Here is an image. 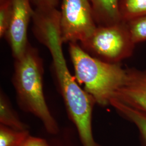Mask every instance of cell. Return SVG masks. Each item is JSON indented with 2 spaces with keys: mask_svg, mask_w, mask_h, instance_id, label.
I'll list each match as a JSON object with an SVG mask.
<instances>
[{
  "mask_svg": "<svg viewBox=\"0 0 146 146\" xmlns=\"http://www.w3.org/2000/svg\"><path fill=\"white\" fill-rule=\"evenodd\" d=\"M133 42L125 22L110 26H98L81 47L94 58L105 62L119 63L133 52Z\"/></svg>",
  "mask_w": 146,
  "mask_h": 146,
  "instance_id": "cell-4",
  "label": "cell"
},
{
  "mask_svg": "<svg viewBox=\"0 0 146 146\" xmlns=\"http://www.w3.org/2000/svg\"><path fill=\"white\" fill-rule=\"evenodd\" d=\"M13 84L19 104L41 121L47 131H58L56 121L47 106L43 90V65L38 50L30 44L20 58L15 59Z\"/></svg>",
  "mask_w": 146,
  "mask_h": 146,
  "instance_id": "cell-1",
  "label": "cell"
},
{
  "mask_svg": "<svg viewBox=\"0 0 146 146\" xmlns=\"http://www.w3.org/2000/svg\"><path fill=\"white\" fill-rule=\"evenodd\" d=\"M29 135L27 131H16L5 125H0V146H20Z\"/></svg>",
  "mask_w": 146,
  "mask_h": 146,
  "instance_id": "cell-12",
  "label": "cell"
},
{
  "mask_svg": "<svg viewBox=\"0 0 146 146\" xmlns=\"http://www.w3.org/2000/svg\"><path fill=\"white\" fill-rule=\"evenodd\" d=\"M13 0H0V37L5 36L10 23Z\"/></svg>",
  "mask_w": 146,
  "mask_h": 146,
  "instance_id": "cell-14",
  "label": "cell"
},
{
  "mask_svg": "<svg viewBox=\"0 0 146 146\" xmlns=\"http://www.w3.org/2000/svg\"><path fill=\"white\" fill-rule=\"evenodd\" d=\"M0 122L1 125L16 131L27 130V126L19 119L7 97L2 93L0 96Z\"/></svg>",
  "mask_w": 146,
  "mask_h": 146,
  "instance_id": "cell-10",
  "label": "cell"
},
{
  "mask_svg": "<svg viewBox=\"0 0 146 146\" xmlns=\"http://www.w3.org/2000/svg\"><path fill=\"white\" fill-rule=\"evenodd\" d=\"M60 12L63 43L83 42L98 27L89 0H63Z\"/></svg>",
  "mask_w": 146,
  "mask_h": 146,
  "instance_id": "cell-5",
  "label": "cell"
},
{
  "mask_svg": "<svg viewBox=\"0 0 146 146\" xmlns=\"http://www.w3.org/2000/svg\"><path fill=\"white\" fill-rule=\"evenodd\" d=\"M20 146H49V145L45 140L29 135Z\"/></svg>",
  "mask_w": 146,
  "mask_h": 146,
  "instance_id": "cell-16",
  "label": "cell"
},
{
  "mask_svg": "<svg viewBox=\"0 0 146 146\" xmlns=\"http://www.w3.org/2000/svg\"><path fill=\"white\" fill-rule=\"evenodd\" d=\"M125 23L131 39L135 44L146 40V15Z\"/></svg>",
  "mask_w": 146,
  "mask_h": 146,
  "instance_id": "cell-13",
  "label": "cell"
},
{
  "mask_svg": "<svg viewBox=\"0 0 146 146\" xmlns=\"http://www.w3.org/2000/svg\"><path fill=\"white\" fill-rule=\"evenodd\" d=\"M31 0H13L10 23L5 37L15 59L20 58L29 44L27 31L34 11Z\"/></svg>",
  "mask_w": 146,
  "mask_h": 146,
  "instance_id": "cell-6",
  "label": "cell"
},
{
  "mask_svg": "<svg viewBox=\"0 0 146 146\" xmlns=\"http://www.w3.org/2000/svg\"><path fill=\"white\" fill-rule=\"evenodd\" d=\"M119 13L125 22L146 15V0H120Z\"/></svg>",
  "mask_w": 146,
  "mask_h": 146,
  "instance_id": "cell-11",
  "label": "cell"
},
{
  "mask_svg": "<svg viewBox=\"0 0 146 146\" xmlns=\"http://www.w3.org/2000/svg\"><path fill=\"white\" fill-rule=\"evenodd\" d=\"M120 0H89L98 26H110L121 22Z\"/></svg>",
  "mask_w": 146,
  "mask_h": 146,
  "instance_id": "cell-8",
  "label": "cell"
},
{
  "mask_svg": "<svg viewBox=\"0 0 146 146\" xmlns=\"http://www.w3.org/2000/svg\"><path fill=\"white\" fill-rule=\"evenodd\" d=\"M59 0H31L36 9H48L56 8Z\"/></svg>",
  "mask_w": 146,
  "mask_h": 146,
  "instance_id": "cell-15",
  "label": "cell"
},
{
  "mask_svg": "<svg viewBox=\"0 0 146 146\" xmlns=\"http://www.w3.org/2000/svg\"><path fill=\"white\" fill-rule=\"evenodd\" d=\"M69 52L74 68V77L84 90L101 106L110 104L116 92L123 85L127 70L119 63H110L94 58L77 43H69Z\"/></svg>",
  "mask_w": 146,
  "mask_h": 146,
  "instance_id": "cell-2",
  "label": "cell"
},
{
  "mask_svg": "<svg viewBox=\"0 0 146 146\" xmlns=\"http://www.w3.org/2000/svg\"><path fill=\"white\" fill-rule=\"evenodd\" d=\"M127 72L125 84L112 99L146 112V70L130 69Z\"/></svg>",
  "mask_w": 146,
  "mask_h": 146,
  "instance_id": "cell-7",
  "label": "cell"
},
{
  "mask_svg": "<svg viewBox=\"0 0 146 146\" xmlns=\"http://www.w3.org/2000/svg\"><path fill=\"white\" fill-rule=\"evenodd\" d=\"M110 105L121 115L133 122L140 131L146 141V112L136 109L117 100L112 99Z\"/></svg>",
  "mask_w": 146,
  "mask_h": 146,
  "instance_id": "cell-9",
  "label": "cell"
},
{
  "mask_svg": "<svg viewBox=\"0 0 146 146\" xmlns=\"http://www.w3.org/2000/svg\"><path fill=\"white\" fill-rule=\"evenodd\" d=\"M49 50L68 114L77 128L82 146H100L94 140L92 128L94 100L80 87L70 73L63 54L62 44L55 45Z\"/></svg>",
  "mask_w": 146,
  "mask_h": 146,
  "instance_id": "cell-3",
  "label": "cell"
}]
</instances>
